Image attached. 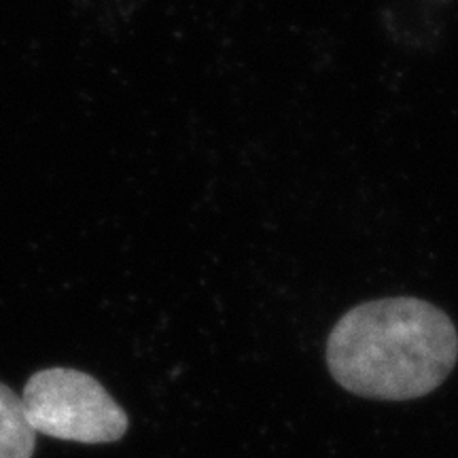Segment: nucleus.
Listing matches in <instances>:
<instances>
[{"instance_id":"f257e3e1","label":"nucleus","mask_w":458,"mask_h":458,"mask_svg":"<svg viewBox=\"0 0 458 458\" xmlns=\"http://www.w3.org/2000/svg\"><path fill=\"white\" fill-rule=\"evenodd\" d=\"M327 368L348 393L377 401L425 397L452 374L458 334L452 318L418 297L354 306L331 329Z\"/></svg>"},{"instance_id":"7ed1b4c3","label":"nucleus","mask_w":458,"mask_h":458,"mask_svg":"<svg viewBox=\"0 0 458 458\" xmlns=\"http://www.w3.org/2000/svg\"><path fill=\"white\" fill-rule=\"evenodd\" d=\"M37 433L28 422L24 405L7 385H0V458H32Z\"/></svg>"},{"instance_id":"f03ea898","label":"nucleus","mask_w":458,"mask_h":458,"mask_svg":"<svg viewBox=\"0 0 458 458\" xmlns=\"http://www.w3.org/2000/svg\"><path fill=\"white\" fill-rule=\"evenodd\" d=\"M24 414L47 437L77 444H113L128 433L130 420L94 376L68 368L41 369L21 393Z\"/></svg>"}]
</instances>
